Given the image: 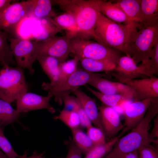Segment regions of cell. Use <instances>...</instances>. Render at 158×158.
Masks as SVG:
<instances>
[{"mask_svg":"<svg viewBox=\"0 0 158 158\" xmlns=\"http://www.w3.org/2000/svg\"><path fill=\"white\" fill-rule=\"evenodd\" d=\"M101 1L54 0L51 2L75 16L78 30L75 37L89 40L93 38Z\"/></svg>","mask_w":158,"mask_h":158,"instance_id":"cell-2","label":"cell"},{"mask_svg":"<svg viewBox=\"0 0 158 158\" xmlns=\"http://www.w3.org/2000/svg\"><path fill=\"white\" fill-rule=\"evenodd\" d=\"M100 122L106 139L112 138L123 128L120 116L112 107L102 104L99 108Z\"/></svg>","mask_w":158,"mask_h":158,"instance_id":"cell-14","label":"cell"},{"mask_svg":"<svg viewBox=\"0 0 158 158\" xmlns=\"http://www.w3.org/2000/svg\"><path fill=\"white\" fill-rule=\"evenodd\" d=\"M36 60L49 79L50 83H53L58 80L60 76L61 62L58 59L50 56H37Z\"/></svg>","mask_w":158,"mask_h":158,"instance_id":"cell-19","label":"cell"},{"mask_svg":"<svg viewBox=\"0 0 158 158\" xmlns=\"http://www.w3.org/2000/svg\"><path fill=\"white\" fill-rule=\"evenodd\" d=\"M71 53L79 60L87 58L108 61L116 64L121 56L119 51L106 47L97 42L73 37L70 39Z\"/></svg>","mask_w":158,"mask_h":158,"instance_id":"cell-6","label":"cell"},{"mask_svg":"<svg viewBox=\"0 0 158 158\" xmlns=\"http://www.w3.org/2000/svg\"><path fill=\"white\" fill-rule=\"evenodd\" d=\"M0 158H9L0 149Z\"/></svg>","mask_w":158,"mask_h":158,"instance_id":"cell-43","label":"cell"},{"mask_svg":"<svg viewBox=\"0 0 158 158\" xmlns=\"http://www.w3.org/2000/svg\"><path fill=\"white\" fill-rule=\"evenodd\" d=\"M140 26L138 22L124 25L109 19L100 12L98 14L93 38L97 42L127 54V49Z\"/></svg>","mask_w":158,"mask_h":158,"instance_id":"cell-1","label":"cell"},{"mask_svg":"<svg viewBox=\"0 0 158 158\" xmlns=\"http://www.w3.org/2000/svg\"><path fill=\"white\" fill-rule=\"evenodd\" d=\"M8 40L14 58L18 66L28 70L31 74L35 71L33 64L36 60V46L38 41H33L10 37Z\"/></svg>","mask_w":158,"mask_h":158,"instance_id":"cell-8","label":"cell"},{"mask_svg":"<svg viewBox=\"0 0 158 158\" xmlns=\"http://www.w3.org/2000/svg\"><path fill=\"white\" fill-rule=\"evenodd\" d=\"M151 99V98L141 101L134 100L127 105L124 111L123 128L118 138L136 127L141 121L150 104Z\"/></svg>","mask_w":158,"mask_h":158,"instance_id":"cell-12","label":"cell"},{"mask_svg":"<svg viewBox=\"0 0 158 158\" xmlns=\"http://www.w3.org/2000/svg\"><path fill=\"white\" fill-rule=\"evenodd\" d=\"M20 114L10 103L0 98V126L1 127L17 121Z\"/></svg>","mask_w":158,"mask_h":158,"instance_id":"cell-27","label":"cell"},{"mask_svg":"<svg viewBox=\"0 0 158 158\" xmlns=\"http://www.w3.org/2000/svg\"><path fill=\"white\" fill-rule=\"evenodd\" d=\"M142 25H151L158 23V0H140Z\"/></svg>","mask_w":158,"mask_h":158,"instance_id":"cell-18","label":"cell"},{"mask_svg":"<svg viewBox=\"0 0 158 158\" xmlns=\"http://www.w3.org/2000/svg\"><path fill=\"white\" fill-rule=\"evenodd\" d=\"M53 97L50 93L45 96L30 92H26L16 100V109L20 113H25L30 111L46 109L52 114L56 111L49 104Z\"/></svg>","mask_w":158,"mask_h":158,"instance_id":"cell-11","label":"cell"},{"mask_svg":"<svg viewBox=\"0 0 158 158\" xmlns=\"http://www.w3.org/2000/svg\"><path fill=\"white\" fill-rule=\"evenodd\" d=\"M73 142L82 153L86 155L96 145L86 133L79 128L71 130Z\"/></svg>","mask_w":158,"mask_h":158,"instance_id":"cell-28","label":"cell"},{"mask_svg":"<svg viewBox=\"0 0 158 158\" xmlns=\"http://www.w3.org/2000/svg\"><path fill=\"white\" fill-rule=\"evenodd\" d=\"M121 158H140V157L138 150H136L126 154Z\"/></svg>","mask_w":158,"mask_h":158,"instance_id":"cell-40","label":"cell"},{"mask_svg":"<svg viewBox=\"0 0 158 158\" xmlns=\"http://www.w3.org/2000/svg\"><path fill=\"white\" fill-rule=\"evenodd\" d=\"M27 157V154L25 152L22 155H21L20 157L18 158H26Z\"/></svg>","mask_w":158,"mask_h":158,"instance_id":"cell-44","label":"cell"},{"mask_svg":"<svg viewBox=\"0 0 158 158\" xmlns=\"http://www.w3.org/2000/svg\"><path fill=\"white\" fill-rule=\"evenodd\" d=\"M114 83L117 88L118 94L127 100L134 99L135 92L130 86L120 82H114Z\"/></svg>","mask_w":158,"mask_h":158,"instance_id":"cell-37","label":"cell"},{"mask_svg":"<svg viewBox=\"0 0 158 158\" xmlns=\"http://www.w3.org/2000/svg\"><path fill=\"white\" fill-rule=\"evenodd\" d=\"M42 155V154H39L34 152L31 155L28 157L27 156L26 158H45Z\"/></svg>","mask_w":158,"mask_h":158,"instance_id":"cell-42","label":"cell"},{"mask_svg":"<svg viewBox=\"0 0 158 158\" xmlns=\"http://www.w3.org/2000/svg\"><path fill=\"white\" fill-rule=\"evenodd\" d=\"M86 129V133L96 145L104 144L107 142L104 133L100 129L92 125Z\"/></svg>","mask_w":158,"mask_h":158,"instance_id":"cell-35","label":"cell"},{"mask_svg":"<svg viewBox=\"0 0 158 158\" xmlns=\"http://www.w3.org/2000/svg\"><path fill=\"white\" fill-rule=\"evenodd\" d=\"M127 49V56L137 64L149 59L158 42V23L151 25H141Z\"/></svg>","mask_w":158,"mask_h":158,"instance_id":"cell-7","label":"cell"},{"mask_svg":"<svg viewBox=\"0 0 158 158\" xmlns=\"http://www.w3.org/2000/svg\"><path fill=\"white\" fill-rule=\"evenodd\" d=\"M79 61L84 70L91 73L113 71L116 66L115 63L111 61L87 58H82Z\"/></svg>","mask_w":158,"mask_h":158,"instance_id":"cell-23","label":"cell"},{"mask_svg":"<svg viewBox=\"0 0 158 158\" xmlns=\"http://www.w3.org/2000/svg\"><path fill=\"white\" fill-rule=\"evenodd\" d=\"M111 76L107 73H91L78 69L71 75L58 82L54 83L43 82L41 87L43 90L50 93L54 97L55 102L61 105L63 103V97L69 95L80 86L88 84L95 78H110Z\"/></svg>","mask_w":158,"mask_h":158,"instance_id":"cell-4","label":"cell"},{"mask_svg":"<svg viewBox=\"0 0 158 158\" xmlns=\"http://www.w3.org/2000/svg\"><path fill=\"white\" fill-rule=\"evenodd\" d=\"M28 86L23 68L2 67L0 69V98L11 103L27 92Z\"/></svg>","mask_w":158,"mask_h":158,"instance_id":"cell-5","label":"cell"},{"mask_svg":"<svg viewBox=\"0 0 158 158\" xmlns=\"http://www.w3.org/2000/svg\"><path fill=\"white\" fill-rule=\"evenodd\" d=\"M100 11L109 19L116 23L127 25L136 22L128 18L116 2L102 0Z\"/></svg>","mask_w":158,"mask_h":158,"instance_id":"cell-17","label":"cell"},{"mask_svg":"<svg viewBox=\"0 0 158 158\" xmlns=\"http://www.w3.org/2000/svg\"><path fill=\"white\" fill-rule=\"evenodd\" d=\"M36 51L37 56H51L63 62L71 53L70 38L66 35L38 41Z\"/></svg>","mask_w":158,"mask_h":158,"instance_id":"cell-10","label":"cell"},{"mask_svg":"<svg viewBox=\"0 0 158 158\" xmlns=\"http://www.w3.org/2000/svg\"><path fill=\"white\" fill-rule=\"evenodd\" d=\"M137 150L140 158H158V150L150 143L141 146Z\"/></svg>","mask_w":158,"mask_h":158,"instance_id":"cell-36","label":"cell"},{"mask_svg":"<svg viewBox=\"0 0 158 158\" xmlns=\"http://www.w3.org/2000/svg\"><path fill=\"white\" fill-rule=\"evenodd\" d=\"M12 1L11 0H0V11L10 4Z\"/></svg>","mask_w":158,"mask_h":158,"instance_id":"cell-41","label":"cell"},{"mask_svg":"<svg viewBox=\"0 0 158 158\" xmlns=\"http://www.w3.org/2000/svg\"><path fill=\"white\" fill-rule=\"evenodd\" d=\"M118 139L115 137L104 144L96 146L85 155L84 158H103L111 150Z\"/></svg>","mask_w":158,"mask_h":158,"instance_id":"cell-32","label":"cell"},{"mask_svg":"<svg viewBox=\"0 0 158 158\" xmlns=\"http://www.w3.org/2000/svg\"><path fill=\"white\" fill-rule=\"evenodd\" d=\"M32 0L11 3L0 11V30L9 35L16 33L20 23L28 18Z\"/></svg>","mask_w":158,"mask_h":158,"instance_id":"cell-9","label":"cell"},{"mask_svg":"<svg viewBox=\"0 0 158 158\" xmlns=\"http://www.w3.org/2000/svg\"><path fill=\"white\" fill-rule=\"evenodd\" d=\"M52 20L55 25L61 30H66V35L70 39L75 36L78 30L75 18L73 14L65 12L53 18Z\"/></svg>","mask_w":158,"mask_h":158,"instance_id":"cell-21","label":"cell"},{"mask_svg":"<svg viewBox=\"0 0 158 158\" xmlns=\"http://www.w3.org/2000/svg\"><path fill=\"white\" fill-rule=\"evenodd\" d=\"M115 1L125 14L132 20L141 22L140 0H119Z\"/></svg>","mask_w":158,"mask_h":158,"instance_id":"cell-24","label":"cell"},{"mask_svg":"<svg viewBox=\"0 0 158 158\" xmlns=\"http://www.w3.org/2000/svg\"><path fill=\"white\" fill-rule=\"evenodd\" d=\"M65 158H83L82 153L73 142L69 145Z\"/></svg>","mask_w":158,"mask_h":158,"instance_id":"cell-39","label":"cell"},{"mask_svg":"<svg viewBox=\"0 0 158 158\" xmlns=\"http://www.w3.org/2000/svg\"><path fill=\"white\" fill-rule=\"evenodd\" d=\"M73 93L79 100L92 123L95 126L100 129L103 131L100 122L99 111L95 99L88 96L79 88L75 90Z\"/></svg>","mask_w":158,"mask_h":158,"instance_id":"cell-16","label":"cell"},{"mask_svg":"<svg viewBox=\"0 0 158 158\" xmlns=\"http://www.w3.org/2000/svg\"><path fill=\"white\" fill-rule=\"evenodd\" d=\"M140 73L149 77L158 74V42L152 49L150 58L138 66Z\"/></svg>","mask_w":158,"mask_h":158,"instance_id":"cell-26","label":"cell"},{"mask_svg":"<svg viewBox=\"0 0 158 158\" xmlns=\"http://www.w3.org/2000/svg\"><path fill=\"white\" fill-rule=\"evenodd\" d=\"M158 113V97L151 98L150 104L141 121L129 133L118 138L113 147L103 158H121L126 154L150 143L148 139L149 125Z\"/></svg>","mask_w":158,"mask_h":158,"instance_id":"cell-3","label":"cell"},{"mask_svg":"<svg viewBox=\"0 0 158 158\" xmlns=\"http://www.w3.org/2000/svg\"><path fill=\"white\" fill-rule=\"evenodd\" d=\"M55 120H59L65 124L71 129L79 128L81 126L80 118L75 111L64 108L59 114L55 116Z\"/></svg>","mask_w":158,"mask_h":158,"instance_id":"cell-29","label":"cell"},{"mask_svg":"<svg viewBox=\"0 0 158 158\" xmlns=\"http://www.w3.org/2000/svg\"><path fill=\"white\" fill-rule=\"evenodd\" d=\"M89 85L99 90L101 93L107 95L118 94L114 82L102 77H97L90 81Z\"/></svg>","mask_w":158,"mask_h":158,"instance_id":"cell-31","label":"cell"},{"mask_svg":"<svg viewBox=\"0 0 158 158\" xmlns=\"http://www.w3.org/2000/svg\"><path fill=\"white\" fill-rule=\"evenodd\" d=\"M10 37L8 33L0 30V65L2 67L16 64L8 42Z\"/></svg>","mask_w":158,"mask_h":158,"instance_id":"cell-25","label":"cell"},{"mask_svg":"<svg viewBox=\"0 0 158 158\" xmlns=\"http://www.w3.org/2000/svg\"><path fill=\"white\" fill-rule=\"evenodd\" d=\"M28 17L39 18H54L57 16L52 8L51 0H32Z\"/></svg>","mask_w":158,"mask_h":158,"instance_id":"cell-20","label":"cell"},{"mask_svg":"<svg viewBox=\"0 0 158 158\" xmlns=\"http://www.w3.org/2000/svg\"><path fill=\"white\" fill-rule=\"evenodd\" d=\"M79 61L78 58L74 56L73 59L61 63L59 65L60 73L59 78L56 82L52 83L62 80L75 72L78 69L77 67Z\"/></svg>","mask_w":158,"mask_h":158,"instance_id":"cell-33","label":"cell"},{"mask_svg":"<svg viewBox=\"0 0 158 158\" xmlns=\"http://www.w3.org/2000/svg\"><path fill=\"white\" fill-rule=\"evenodd\" d=\"M121 83L132 88L135 92L134 100L141 101L158 97V78L155 76L125 80Z\"/></svg>","mask_w":158,"mask_h":158,"instance_id":"cell-13","label":"cell"},{"mask_svg":"<svg viewBox=\"0 0 158 158\" xmlns=\"http://www.w3.org/2000/svg\"><path fill=\"white\" fill-rule=\"evenodd\" d=\"M0 149L9 158H18V155L14 150L8 140L4 134L2 127L0 126Z\"/></svg>","mask_w":158,"mask_h":158,"instance_id":"cell-34","label":"cell"},{"mask_svg":"<svg viewBox=\"0 0 158 158\" xmlns=\"http://www.w3.org/2000/svg\"><path fill=\"white\" fill-rule=\"evenodd\" d=\"M85 85L91 93L102 102L103 104L106 106L113 107L118 106L127 100L119 94H104L91 89L86 85Z\"/></svg>","mask_w":158,"mask_h":158,"instance_id":"cell-30","label":"cell"},{"mask_svg":"<svg viewBox=\"0 0 158 158\" xmlns=\"http://www.w3.org/2000/svg\"><path fill=\"white\" fill-rule=\"evenodd\" d=\"M115 73H110L118 79L119 82L129 80L143 76L139 72L138 66L130 56H121L114 70Z\"/></svg>","mask_w":158,"mask_h":158,"instance_id":"cell-15","label":"cell"},{"mask_svg":"<svg viewBox=\"0 0 158 158\" xmlns=\"http://www.w3.org/2000/svg\"><path fill=\"white\" fill-rule=\"evenodd\" d=\"M65 108L73 111L79 116L80 120L81 126L87 128L92 125L77 98L70 95L65 96L62 99Z\"/></svg>","mask_w":158,"mask_h":158,"instance_id":"cell-22","label":"cell"},{"mask_svg":"<svg viewBox=\"0 0 158 158\" xmlns=\"http://www.w3.org/2000/svg\"><path fill=\"white\" fill-rule=\"evenodd\" d=\"M149 142H153L158 144V116L157 115L154 120V126L150 133L148 134Z\"/></svg>","mask_w":158,"mask_h":158,"instance_id":"cell-38","label":"cell"}]
</instances>
